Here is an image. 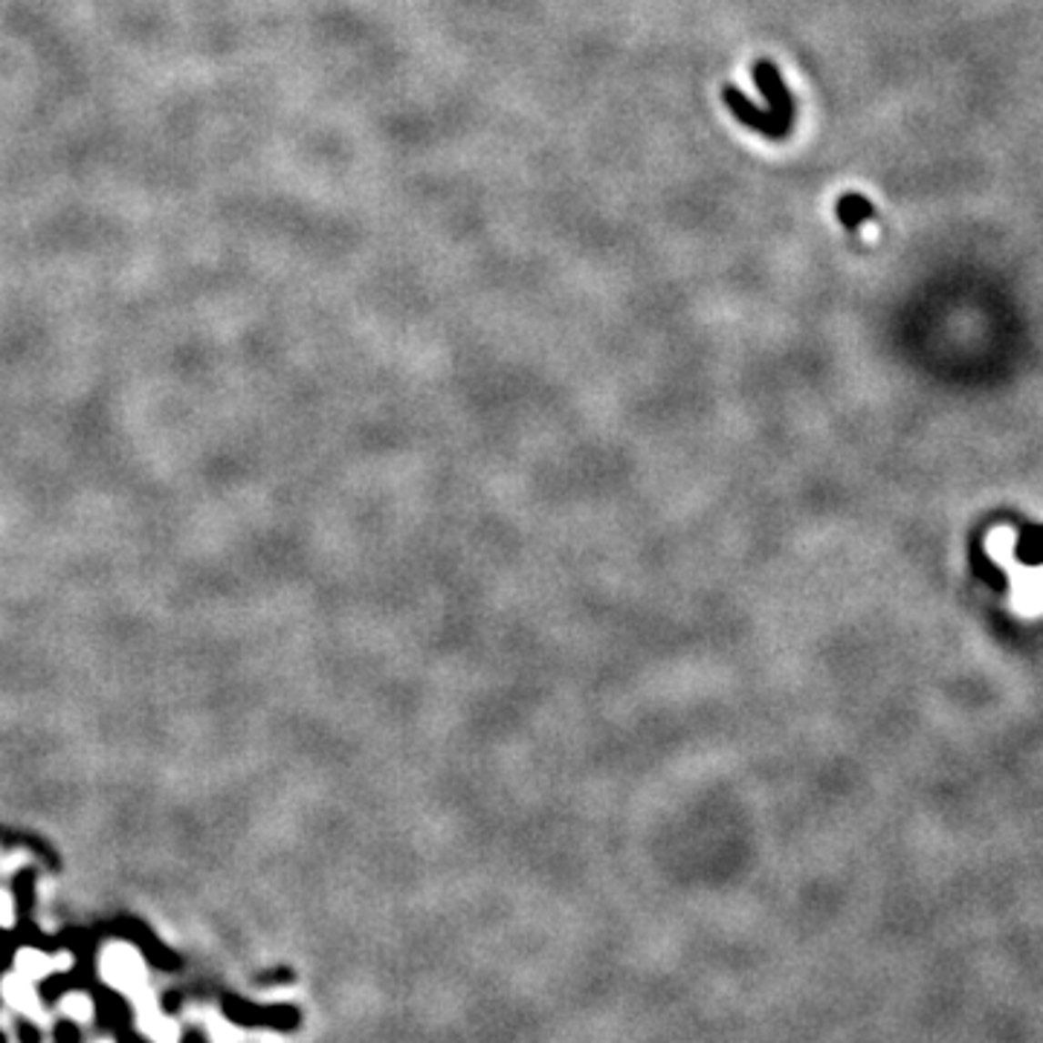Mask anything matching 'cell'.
Here are the masks:
<instances>
[{"mask_svg": "<svg viewBox=\"0 0 1043 1043\" xmlns=\"http://www.w3.org/2000/svg\"><path fill=\"white\" fill-rule=\"evenodd\" d=\"M99 971L110 988L128 994V997H137V994L148 988L146 959H142V954L134 945H125V942L107 945L99 959Z\"/></svg>", "mask_w": 1043, "mask_h": 1043, "instance_id": "6da1fadb", "label": "cell"}, {"mask_svg": "<svg viewBox=\"0 0 1043 1043\" xmlns=\"http://www.w3.org/2000/svg\"><path fill=\"white\" fill-rule=\"evenodd\" d=\"M134 1003H137V1026H139L142 1035L151 1038L154 1043H177L180 1040V1026L160 1008V1003H157V997L148 988L137 994Z\"/></svg>", "mask_w": 1043, "mask_h": 1043, "instance_id": "7a4b0ae2", "label": "cell"}, {"mask_svg": "<svg viewBox=\"0 0 1043 1043\" xmlns=\"http://www.w3.org/2000/svg\"><path fill=\"white\" fill-rule=\"evenodd\" d=\"M724 102H728V107L736 114V119H739V122H745L748 128L760 131V134H765V137H771V139H783V137L788 134V128H783V125H780L777 119H774V114H765V110H756V107H754L745 96H742V93H739L734 85L724 87Z\"/></svg>", "mask_w": 1043, "mask_h": 1043, "instance_id": "3957f363", "label": "cell"}, {"mask_svg": "<svg viewBox=\"0 0 1043 1043\" xmlns=\"http://www.w3.org/2000/svg\"><path fill=\"white\" fill-rule=\"evenodd\" d=\"M0 991H4V1000L18 1011V1015L29 1018L41 1023L44 1020V1008H41V1000H38V991L33 986V979H26L24 974H6L4 983H0Z\"/></svg>", "mask_w": 1043, "mask_h": 1043, "instance_id": "277c9868", "label": "cell"}, {"mask_svg": "<svg viewBox=\"0 0 1043 1043\" xmlns=\"http://www.w3.org/2000/svg\"><path fill=\"white\" fill-rule=\"evenodd\" d=\"M15 971L24 974L26 979H46L53 974V957H46L38 947H21L18 957H15Z\"/></svg>", "mask_w": 1043, "mask_h": 1043, "instance_id": "5b68a950", "label": "cell"}, {"mask_svg": "<svg viewBox=\"0 0 1043 1043\" xmlns=\"http://www.w3.org/2000/svg\"><path fill=\"white\" fill-rule=\"evenodd\" d=\"M876 212H873V203H869L866 197H861V195H844L841 200H837V218H841V224L849 229V232H856L866 218H873Z\"/></svg>", "mask_w": 1043, "mask_h": 1043, "instance_id": "8992f818", "label": "cell"}, {"mask_svg": "<svg viewBox=\"0 0 1043 1043\" xmlns=\"http://www.w3.org/2000/svg\"><path fill=\"white\" fill-rule=\"evenodd\" d=\"M61 1011H65V1015L76 1023H90L96 1008H93V1000L87 997V994L70 991V994H65V1000H61Z\"/></svg>", "mask_w": 1043, "mask_h": 1043, "instance_id": "52a82bcc", "label": "cell"}, {"mask_svg": "<svg viewBox=\"0 0 1043 1043\" xmlns=\"http://www.w3.org/2000/svg\"><path fill=\"white\" fill-rule=\"evenodd\" d=\"M207 1026H209L215 1043H235V1040H238V1032L232 1029V1023L220 1020L218 1015H207Z\"/></svg>", "mask_w": 1043, "mask_h": 1043, "instance_id": "ba28073f", "label": "cell"}, {"mask_svg": "<svg viewBox=\"0 0 1043 1043\" xmlns=\"http://www.w3.org/2000/svg\"><path fill=\"white\" fill-rule=\"evenodd\" d=\"M15 925V898L9 890H0V927Z\"/></svg>", "mask_w": 1043, "mask_h": 1043, "instance_id": "9c48e42d", "label": "cell"}, {"mask_svg": "<svg viewBox=\"0 0 1043 1043\" xmlns=\"http://www.w3.org/2000/svg\"><path fill=\"white\" fill-rule=\"evenodd\" d=\"M73 954H67V951H61V954H56L53 957V971H67V968H73Z\"/></svg>", "mask_w": 1043, "mask_h": 1043, "instance_id": "30bf717a", "label": "cell"}, {"mask_svg": "<svg viewBox=\"0 0 1043 1043\" xmlns=\"http://www.w3.org/2000/svg\"><path fill=\"white\" fill-rule=\"evenodd\" d=\"M99 1043H114V1040H99Z\"/></svg>", "mask_w": 1043, "mask_h": 1043, "instance_id": "8fae6325", "label": "cell"}]
</instances>
